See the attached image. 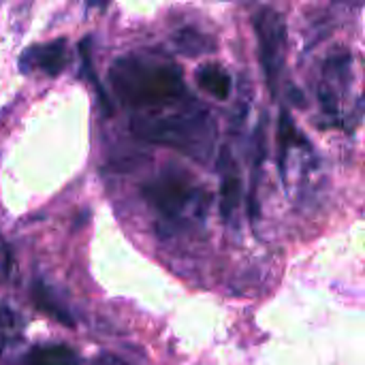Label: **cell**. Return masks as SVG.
Segmentation results:
<instances>
[{"label": "cell", "instance_id": "cell-1", "mask_svg": "<svg viewBox=\"0 0 365 365\" xmlns=\"http://www.w3.org/2000/svg\"><path fill=\"white\" fill-rule=\"evenodd\" d=\"M109 81L122 105L150 113L188 103L182 68L160 53H126L109 68Z\"/></svg>", "mask_w": 365, "mask_h": 365}, {"label": "cell", "instance_id": "cell-2", "mask_svg": "<svg viewBox=\"0 0 365 365\" xmlns=\"http://www.w3.org/2000/svg\"><path fill=\"white\" fill-rule=\"evenodd\" d=\"M130 130L148 143L182 152L199 163H205L214 152L216 122L195 98L167 113H141L130 122Z\"/></svg>", "mask_w": 365, "mask_h": 365}, {"label": "cell", "instance_id": "cell-3", "mask_svg": "<svg viewBox=\"0 0 365 365\" xmlns=\"http://www.w3.org/2000/svg\"><path fill=\"white\" fill-rule=\"evenodd\" d=\"M143 199L160 216L165 227L178 229L201 220L207 210V195L182 169L169 167L141 186Z\"/></svg>", "mask_w": 365, "mask_h": 365}, {"label": "cell", "instance_id": "cell-4", "mask_svg": "<svg viewBox=\"0 0 365 365\" xmlns=\"http://www.w3.org/2000/svg\"><path fill=\"white\" fill-rule=\"evenodd\" d=\"M252 26L259 45V62L269 86V92L276 96L278 81L282 77L287 62V19L280 11L263 6L261 11H257Z\"/></svg>", "mask_w": 365, "mask_h": 365}, {"label": "cell", "instance_id": "cell-5", "mask_svg": "<svg viewBox=\"0 0 365 365\" xmlns=\"http://www.w3.org/2000/svg\"><path fill=\"white\" fill-rule=\"evenodd\" d=\"M353 79V56L351 51H340L325 62L323 83L319 88V101L329 118L340 113V101L349 92Z\"/></svg>", "mask_w": 365, "mask_h": 365}, {"label": "cell", "instance_id": "cell-6", "mask_svg": "<svg viewBox=\"0 0 365 365\" xmlns=\"http://www.w3.org/2000/svg\"><path fill=\"white\" fill-rule=\"evenodd\" d=\"M68 64V43L66 38H56L49 43L32 45L19 56V71L21 73H43L47 77L60 75Z\"/></svg>", "mask_w": 365, "mask_h": 365}, {"label": "cell", "instance_id": "cell-7", "mask_svg": "<svg viewBox=\"0 0 365 365\" xmlns=\"http://www.w3.org/2000/svg\"><path fill=\"white\" fill-rule=\"evenodd\" d=\"M244 199V182L235 160L229 156L227 148L220 156V214L227 222H233Z\"/></svg>", "mask_w": 365, "mask_h": 365}, {"label": "cell", "instance_id": "cell-8", "mask_svg": "<svg viewBox=\"0 0 365 365\" xmlns=\"http://www.w3.org/2000/svg\"><path fill=\"white\" fill-rule=\"evenodd\" d=\"M195 81L201 90L218 101H227L231 94V75L220 64H203L195 73Z\"/></svg>", "mask_w": 365, "mask_h": 365}, {"label": "cell", "instance_id": "cell-9", "mask_svg": "<svg viewBox=\"0 0 365 365\" xmlns=\"http://www.w3.org/2000/svg\"><path fill=\"white\" fill-rule=\"evenodd\" d=\"M24 361L26 365H79V355L68 344H41Z\"/></svg>", "mask_w": 365, "mask_h": 365}, {"label": "cell", "instance_id": "cell-10", "mask_svg": "<svg viewBox=\"0 0 365 365\" xmlns=\"http://www.w3.org/2000/svg\"><path fill=\"white\" fill-rule=\"evenodd\" d=\"M173 45L184 56H201L216 49V43L210 34L197 28H182L173 34Z\"/></svg>", "mask_w": 365, "mask_h": 365}, {"label": "cell", "instance_id": "cell-11", "mask_svg": "<svg viewBox=\"0 0 365 365\" xmlns=\"http://www.w3.org/2000/svg\"><path fill=\"white\" fill-rule=\"evenodd\" d=\"M32 297H34L36 308H38V310H43L45 314H49L51 319L60 321V323H62V325H66V327H73V325H75V321L71 319L68 310H66V308H62V306L58 304V299L53 297V293H51L43 282H36V284H34Z\"/></svg>", "mask_w": 365, "mask_h": 365}, {"label": "cell", "instance_id": "cell-12", "mask_svg": "<svg viewBox=\"0 0 365 365\" xmlns=\"http://www.w3.org/2000/svg\"><path fill=\"white\" fill-rule=\"evenodd\" d=\"M88 45H90V38H83V41L79 43V51H81V77H86L90 83H94L103 111H105L107 115H111V113H113V105H111L109 96L105 94L103 86H101V83H98V79H96V73H94L92 60H90V49H88Z\"/></svg>", "mask_w": 365, "mask_h": 365}, {"label": "cell", "instance_id": "cell-13", "mask_svg": "<svg viewBox=\"0 0 365 365\" xmlns=\"http://www.w3.org/2000/svg\"><path fill=\"white\" fill-rule=\"evenodd\" d=\"M19 331H21V321L19 317L0 302V346H6L11 344L13 340L19 338Z\"/></svg>", "mask_w": 365, "mask_h": 365}, {"label": "cell", "instance_id": "cell-14", "mask_svg": "<svg viewBox=\"0 0 365 365\" xmlns=\"http://www.w3.org/2000/svg\"><path fill=\"white\" fill-rule=\"evenodd\" d=\"M15 269V263H13V255L6 246V242L0 237V278H11Z\"/></svg>", "mask_w": 365, "mask_h": 365}, {"label": "cell", "instance_id": "cell-15", "mask_svg": "<svg viewBox=\"0 0 365 365\" xmlns=\"http://www.w3.org/2000/svg\"><path fill=\"white\" fill-rule=\"evenodd\" d=\"M109 2H111V0H86V4H88L90 9H105Z\"/></svg>", "mask_w": 365, "mask_h": 365}, {"label": "cell", "instance_id": "cell-16", "mask_svg": "<svg viewBox=\"0 0 365 365\" xmlns=\"http://www.w3.org/2000/svg\"><path fill=\"white\" fill-rule=\"evenodd\" d=\"M107 365H109V361H107ZM111 365H120V364H115V361H113V359H111Z\"/></svg>", "mask_w": 365, "mask_h": 365}]
</instances>
